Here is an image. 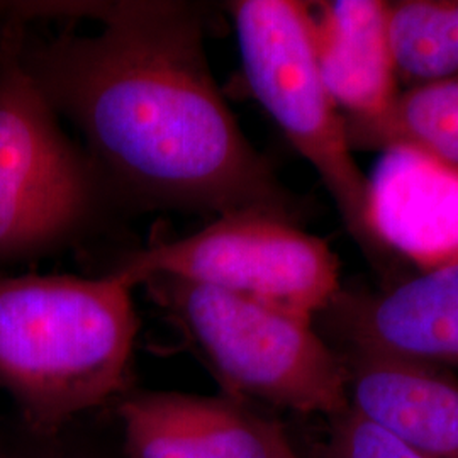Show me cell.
I'll list each match as a JSON object with an SVG mask.
<instances>
[{
	"instance_id": "ba28073f",
	"label": "cell",
	"mask_w": 458,
	"mask_h": 458,
	"mask_svg": "<svg viewBox=\"0 0 458 458\" xmlns=\"http://www.w3.org/2000/svg\"><path fill=\"white\" fill-rule=\"evenodd\" d=\"M117 416L130 458H301L277 421L228 395L128 394Z\"/></svg>"
},
{
	"instance_id": "7c38bea8",
	"label": "cell",
	"mask_w": 458,
	"mask_h": 458,
	"mask_svg": "<svg viewBox=\"0 0 458 458\" xmlns=\"http://www.w3.org/2000/svg\"><path fill=\"white\" fill-rule=\"evenodd\" d=\"M397 82L406 87L458 75V0L387 2Z\"/></svg>"
},
{
	"instance_id": "8fae6325",
	"label": "cell",
	"mask_w": 458,
	"mask_h": 458,
	"mask_svg": "<svg viewBox=\"0 0 458 458\" xmlns=\"http://www.w3.org/2000/svg\"><path fill=\"white\" fill-rule=\"evenodd\" d=\"M344 126L353 151H404L458 170V75L406 87L382 113Z\"/></svg>"
},
{
	"instance_id": "4fadbf2b",
	"label": "cell",
	"mask_w": 458,
	"mask_h": 458,
	"mask_svg": "<svg viewBox=\"0 0 458 458\" xmlns=\"http://www.w3.org/2000/svg\"><path fill=\"white\" fill-rule=\"evenodd\" d=\"M327 421L314 458H426L350 408Z\"/></svg>"
},
{
	"instance_id": "277c9868",
	"label": "cell",
	"mask_w": 458,
	"mask_h": 458,
	"mask_svg": "<svg viewBox=\"0 0 458 458\" xmlns=\"http://www.w3.org/2000/svg\"><path fill=\"white\" fill-rule=\"evenodd\" d=\"M226 9L251 96L316 170L369 262L397 274L403 257L380 231L372 182L353 158L344 114L319 72L312 4L234 0Z\"/></svg>"
},
{
	"instance_id": "3957f363",
	"label": "cell",
	"mask_w": 458,
	"mask_h": 458,
	"mask_svg": "<svg viewBox=\"0 0 458 458\" xmlns=\"http://www.w3.org/2000/svg\"><path fill=\"white\" fill-rule=\"evenodd\" d=\"M141 285L225 395L327 420L348 408L342 357L312 319L182 278Z\"/></svg>"
},
{
	"instance_id": "9c48e42d",
	"label": "cell",
	"mask_w": 458,
	"mask_h": 458,
	"mask_svg": "<svg viewBox=\"0 0 458 458\" xmlns=\"http://www.w3.org/2000/svg\"><path fill=\"white\" fill-rule=\"evenodd\" d=\"M348 408L426 458H458V377L440 365L340 348Z\"/></svg>"
},
{
	"instance_id": "8992f818",
	"label": "cell",
	"mask_w": 458,
	"mask_h": 458,
	"mask_svg": "<svg viewBox=\"0 0 458 458\" xmlns=\"http://www.w3.org/2000/svg\"><path fill=\"white\" fill-rule=\"evenodd\" d=\"M111 272L134 289L155 276L182 278L312 321L342 289L340 260L325 240L262 213L217 216L192 234L123 255Z\"/></svg>"
},
{
	"instance_id": "30bf717a",
	"label": "cell",
	"mask_w": 458,
	"mask_h": 458,
	"mask_svg": "<svg viewBox=\"0 0 458 458\" xmlns=\"http://www.w3.org/2000/svg\"><path fill=\"white\" fill-rule=\"evenodd\" d=\"M321 77L344 117L382 113L399 92L387 28V2L312 4Z\"/></svg>"
},
{
	"instance_id": "7a4b0ae2",
	"label": "cell",
	"mask_w": 458,
	"mask_h": 458,
	"mask_svg": "<svg viewBox=\"0 0 458 458\" xmlns=\"http://www.w3.org/2000/svg\"><path fill=\"white\" fill-rule=\"evenodd\" d=\"M132 291L113 272L0 278V389L33 431L56 433L124 394L140 327Z\"/></svg>"
},
{
	"instance_id": "5b68a950",
	"label": "cell",
	"mask_w": 458,
	"mask_h": 458,
	"mask_svg": "<svg viewBox=\"0 0 458 458\" xmlns=\"http://www.w3.org/2000/svg\"><path fill=\"white\" fill-rule=\"evenodd\" d=\"M24 26L0 17V265L79 245L119 209L22 64Z\"/></svg>"
},
{
	"instance_id": "6da1fadb",
	"label": "cell",
	"mask_w": 458,
	"mask_h": 458,
	"mask_svg": "<svg viewBox=\"0 0 458 458\" xmlns=\"http://www.w3.org/2000/svg\"><path fill=\"white\" fill-rule=\"evenodd\" d=\"M21 58L85 138L119 209L262 213L299 225L284 185L231 113L206 55L209 11L182 0L11 2Z\"/></svg>"
},
{
	"instance_id": "52a82bcc",
	"label": "cell",
	"mask_w": 458,
	"mask_h": 458,
	"mask_svg": "<svg viewBox=\"0 0 458 458\" xmlns=\"http://www.w3.org/2000/svg\"><path fill=\"white\" fill-rule=\"evenodd\" d=\"M335 350L359 348L458 369V259L378 291L340 289L314 318Z\"/></svg>"
}]
</instances>
